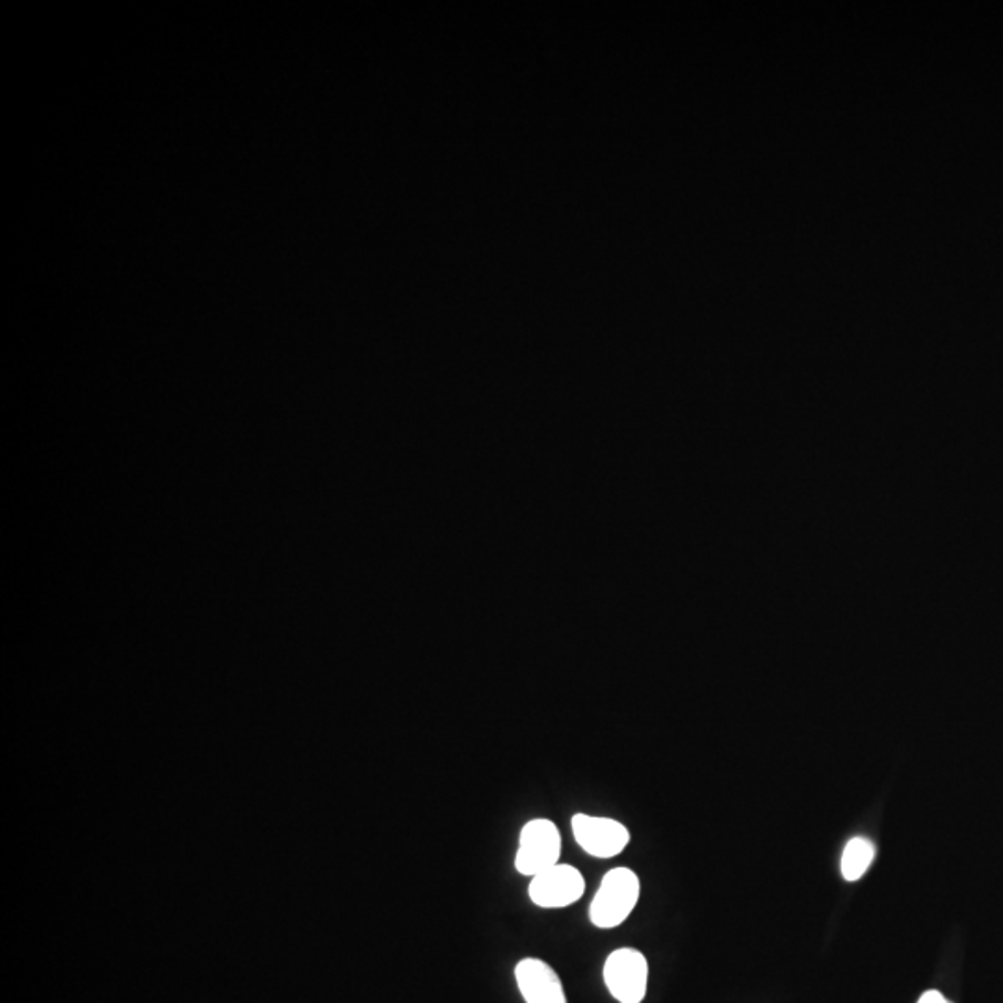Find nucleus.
<instances>
[{"label": "nucleus", "mask_w": 1003, "mask_h": 1003, "mask_svg": "<svg viewBox=\"0 0 1003 1003\" xmlns=\"http://www.w3.org/2000/svg\"><path fill=\"white\" fill-rule=\"evenodd\" d=\"M640 900V879L629 867H613L602 877L591 902L590 919L595 927L613 930L623 924Z\"/></svg>", "instance_id": "obj_1"}, {"label": "nucleus", "mask_w": 1003, "mask_h": 1003, "mask_svg": "<svg viewBox=\"0 0 1003 1003\" xmlns=\"http://www.w3.org/2000/svg\"><path fill=\"white\" fill-rule=\"evenodd\" d=\"M560 856L562 834L554 822L538 818L522 828L515 856L516 872L526 877H535L538 873L560 864Z\"/></svg>", "instance_id": "obj_2"}, {"label": "nucleus", "mask_w": 1003, "mask_h": 1003, "mask_svg": "<svg viewBox=\"0 0 1003 1003\" xmlns=\"http://www.w3.org/2000/svg\"><path fill=\"white\" fill-rule=\"evenodd\" d=\"M604 983L618 1002L641 1003L649 981V964L643 953L634 947H619L604 963Z\"/></svg>", "instance_id": "obj_3"}, {"label": "nucleus", "mask_w": 1003, "mask_h": 1003, "mask_svg": "<svg viewBox=\"0 0 1003 1003\" xmlns=\"http://www.w3.org/2000/svg\"><path fill=\"white\" fill-rule=\"evenodd\" d=\"M584 892V875L569 864H555L538 873L528 886V896L541 909L569 907L579 902Z\"/></svg>", "instance_id": "obj_4"}, {"label": "nucleus", "mask_w": 1003, "mask_h": 1003, "mask_svg": "<svg viewBox=\"0 0 1003 1003\" xmlns=\"http://www.w3.org/2000/svg\"><path fill=\"white\" fill-rule=\"evenodd\" d=\"M571 828L580 847L595 859L618 856L630 842L629 829L612 818L574 814Z\"/></svg>", "instance_id": "obj_5"}, {"label": "nucleus", "mask_w": 1003, "mask_h": 1003, "mask_svg": "<svg viewBox=\"0 0 1003 1003\" xmlns=\"http://www.w3.org/2000/svg\"><path fill=\"white\" fill-rule=\"evenodd\" d=\"M515 980L526 1003H568L560 975L541 959H522Z\"/></svg>", "instance_id": "obj_6"}, {"label": "nucleus", "mask_w": 1003, "mask_h": 1003, "mask_svg": "<svg viewBox=\"0 0 1003 1003\" xmlns=\"http://www.w3.org/2000/svg\"><path fill=\"white\" fill-rule=\"evenodd\" d=\"M875 856V847L864 836H856L845 845L842 855V875L845 881H859L867 872Z\"/></svg>", "instance_id": "obj_7"}, {"label": "nucleus", "mask_w": 1003, "mask_h": 1003, "mask_svg": "<svg viewBox=\"0 0 1003 1003\" xmlns=\"http://www.w3.org/2000/svg\"><path fill=\"white\" fill-rule=\"evenodd\" d=\"M916 1003H952V1002H950V1000H946V997L942 996L941 992H939V991H927V992H924V994H922V996H920V1000Z\"/></svg>", "instance_id": "obj_8"}]
</instances>
